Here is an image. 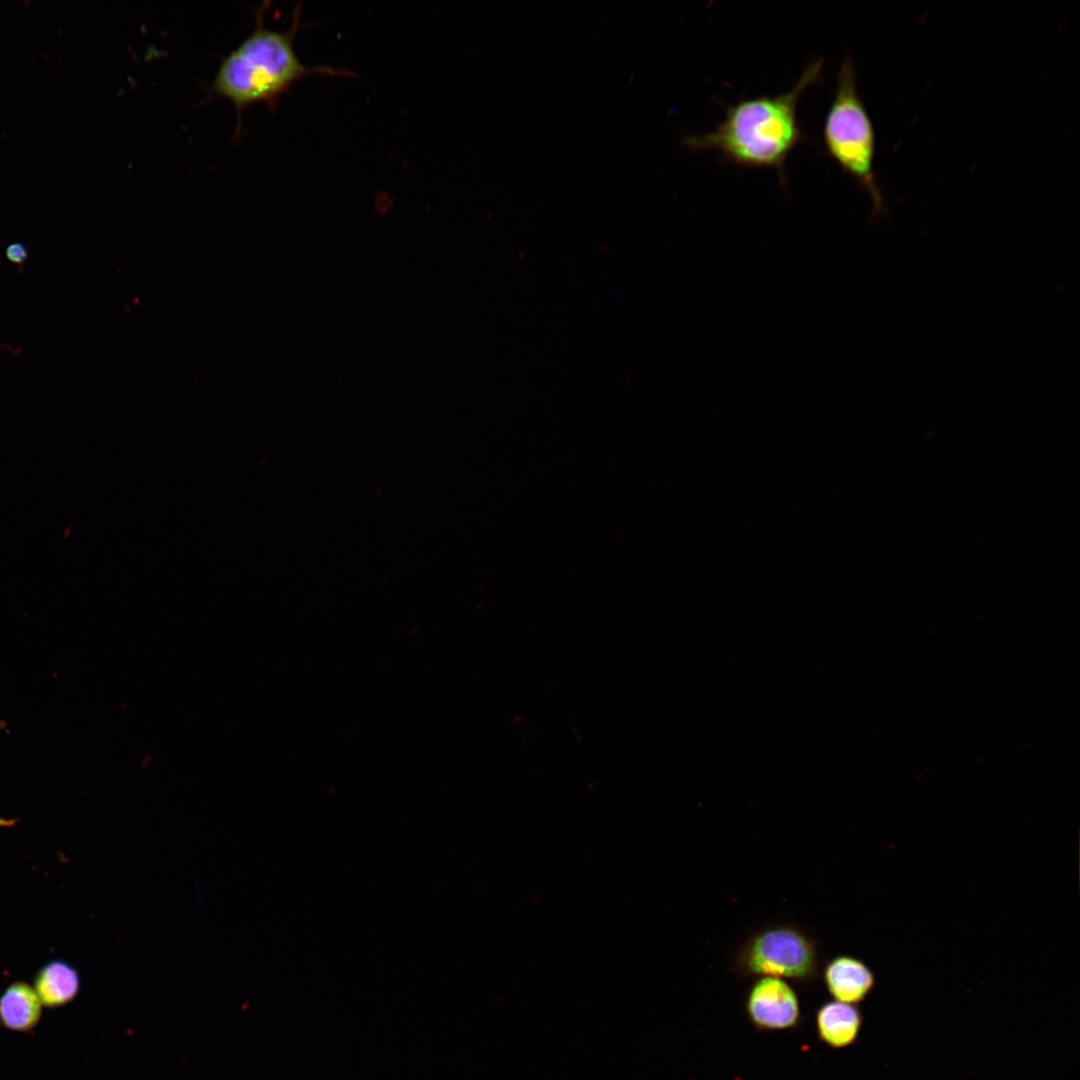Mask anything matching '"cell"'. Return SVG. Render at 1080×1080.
Returning <instances> with one entry per match:
<instances>
[{"label": "cell", "mask_w": 1080, "mask_h": 1080, "mask_svg": "<svg viewBox=\"0 0 1080 1080\" xmlns=\"http://www.w3.org/2000/svg\"><path fill=\"white\" fill-rule=\"evenodd\" d=\"M863 1017L856 1005L839 1001L822 1004L816 1012V1030L821 1042L835 1049L852 1045L858 1038Z\"/></svg>", "instance_id": "obj_7"}, {"label": "cell", "mask_w": 1080, "mask_h": 1080, "mask_svg": "<svg viewBox=\"0 0 1080 1080\" xmlns=\"http://www.w3.org/2000/svg\"><path fill=\"white\" fill-rule=\"evenodd\" d=\"M745 1013L758 1031L793 1029L801 1022V1008L794 989L777 977H758L747 992Z\"/></svg>", "instance_id": "obj_5"}, {"label": "cell", "mask_w": 1080, "mask_h": 1080, "mask_svg": "<svg viewBox=\"0 0 1080 1080\" xmlns=\"http://www.w3.org/2000/svg\"><path fill=\"white\" fill-rule=\"evenodd\" d=\"M823 980L835 1001L856 1005L871 994L876 978L872 969L861 959L847 954L837 955L826 962Z\"/></svg>", "instance_id": "obj_6"}, {"label": "cell", "mask_w": 1080, "mask_h": 1080, "mask_svg": "<svg viewBox=\"0 0 1080 1080\" xmlns=\"http://www.w3.org/2000/svg\"><path fill=\"white\" fill-rule=\"evenodd\" d=\"M33 988L43 1006L58 1008L71 1002L78 994L79 974L66 962L52 961L39 970Z\"/></svg>", "instance_id": "obj_9"}, {"label": "cell", "mask_w": 1080, "mask_h": 1080, "mask_svg": "<svg viewBox=\"0 0 1080 1080\" xmlns=\"http://www.w3.org/2000/svg\"><path fill=\"white\" fill-rule=\"evenodd\" d=\"M14 823H15V821H13V820H7V819H4V818L0 817V827L11 826Z\"/></svg>", "instance_id": "obj_11"}, {"label": "cell", "mask_w": 1080, "mask_h": 1080, "mask_svg": "<svg viewBox=\"0 0 1080 1080\" xmlns=\"http://www.w3.org/2000/svg\"><path fill=\"white\" fill-rule=\"evenodd\" d=\"M264 12L263 8L257 12L251 34L222 60L211 85L212 92L229 100L239 114L255 103L273 109L281 95L307 75H345L330 68H309L299 60L293 47L298 12L285 32L266 28Z\"/></svg>", "instance_id": "obj_2"}, {"label": "cell", "mask_w": 1080, "mask_h": 1080, "mask_svg": "<svg viewBox=\"0 0 1080 1080\" xmlns=\"http://www.w3.org/2000/svg\"><path fill=\"white\" fill-rule=\"evenodd\" d=\"M820 947L806 929L790 922L767 925L737 948L731 969L739 977L787 978L806 985L820 974Z\"/></svg>", "instance_id": "obj_4"}, {"label": "cell", "mask_w": 1080, "mask_h": 1080, "mask_svg": "<svg viewBox=\"0 0 1080 1080\" xmlns=\"http://www.w3.org/2000/svg\"><path fill=\"white\" fill-rule=\"evenodd\" d=\"M822 69V60L810 62L787 92L743 99L727 108L713 131L686 136L681 145L690 151H715L739 167L774 169L783 178L788 155L803 138L799 100Z\"/></svg>", "instance_id": "obj_1"}, {"label": "cell", "mask_w": 1080, "mask_h": 1080, "mask_svg": "<svg viewBox=\"0 0 1080 1080\" xmlns=\"http://www.w3.org/2000/svg\"><path fill=\"white\" fill-rule=\"evenodd\" d=\"M823 140L827 153L868 194L872 215L886 211L874 171L875 131L857 88L850 56L840 66L836 90L826 114Z\"/></svg>", "instance_id": "obj_3"}, {"label": "cell", "mask_w": 1080, "mask_h": 1080, "mask_svg": "<svg viewBox=\"0 0 1080 1080\" xmlns=\"http://www.w3.org/2000/svg\"><path fill=\"white\" fill-rule=\"evenodd\" d=\"M30 251L28 245L23 241H13L9 243L4 249V256L6 260L18 266L19 271L23 270L24 265L29 259Z\"/></svg>", "instance_id": "obj_10"}, {"label": "cell", "mask_w": 1080, "mask_h": 1080, "mask_svg": "<svg viewBox=\"0 0 1080 1080\" xmlns=\"http://www.w3.org/2000/svg\"><path fill=\"white\" fill-rule=\"evenodd\" d=\"M42 1008L33 987L14 982L0 995V1025L13 1032L31 1031L41 1019Z\"/></svg>", "instance_id": "obj_8"}]
</instances>
